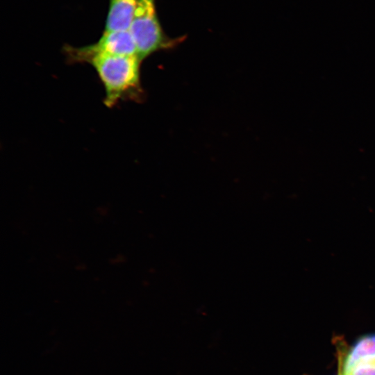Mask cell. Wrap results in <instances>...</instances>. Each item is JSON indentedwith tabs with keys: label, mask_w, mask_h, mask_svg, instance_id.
I'll use <instances>...</instances> for the list:
<instances>
[{
	"label": "cell",
	"mask_w": 375,
	"mask_h": 375,
	"mask_svg": "<svg viewBox=\"0 0 375 375\" xmlns=\"http://www.w3.org/2000/svg\"><path fill=\"white\" fill-rule=\"evenodd\" d=\"M375 358V335L360 338L344 356L339 375H351L361 361Z\"/></svg>",
	"instance_id": "obj_5"
},
{
	"label": "cell",
	"mask_w": 375,
	"mask_h": 375,
	"mask_svg": "<svg viewBox=\"0 0 375 375\" xmlns=\"http://www.w3.org/2000/svg\"><path fill=\"white\" fill-rule=\"evenodd\" d=\"M136 0H109L104 31L130 29Z\"/></svg>",
	"instance_id": "obj_4"
},
{
	"label": "cell",
	"mask_w": 375,
	"mask_h": 375,
	"mask_svg": "<svg viewBox=\"0 0 375 375\" xmlns=\"http://www.w3.org/2000/svg\"><path fill=\"white\" fill-rule=\"evenodd\" d=\"M142 61L152 53L172 47L176 43L162 31L156 8V0H136L129 29Z\"/></svg>",
	"instance_id": "obj_2"
},
{
	"label": "cell",
	"mask_w": 375,
	"mask_h": 375,
	"mask_svg": "<svg viewBox=\"0 0 375 375\" xmlns=\"http://www.w3.org/2000/svg\"><path fill=\"white\" fill-rule=\"evenodd\" d=\"M351 375H375V358L360 362Z\"/></svg>",
	"instance_id": "obj_6"
},
{
	"label": "cell",
	"mask_w": 375,
	"mask_h": 375,
	"mask_svg": "<svg viewBox=\"0 0 375 375\" xmlns=\"http://www.w3.org/2000/svg\"><path fill=\"white\" fill-rule=\"evenodd\" d=\"M62 51L69 64L85 63L89 58L95 55L138 56L129 30L104 31L96 42L80 47L65 45Z\"/></svg>",
	"instance_id": "obj_3"
},
{
	"label": "cell",
	"mask_w": 375,
	"mask_h": 375,
	"mask_svg": "<svg viewBox=\"0 0 375 375\" xmlns=\"http://www.w3.org/2000/svg\"><path fill=\"white\" fill-rule=\"evenodd\" d=\"M141 62L135 55H95L86 60L95 69L104 88L106 106L112 108L120 101H140L143 98Z\"/></svg>",
	"instance_id": "obj_1"
}]
</instances>
